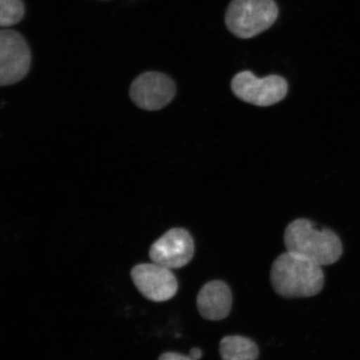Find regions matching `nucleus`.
<instances>
[{"label":"nucleus","mask_w":360,"mask_h":360,"mask_svg":"<svg viewBox=\"0 0 360 360\" xmlns=\"http://www.w3.org/2000/svg\"><path fill=\"white\" fill-rule=\"evenodd\" d=\"M270 281L283 298H308L323 290L325 276L321 265L287 251L274 260Z\"/></svg>","instance_id":"nucleus-1"},{"label":"nucleus","mask_w":360,"mask_h":360,"mask_svg":"<svg viewBox=\"0 0 360 360\" xmlns=\"http://www.w3.org/2000/svg\"><path fill=\"white\" fill-rule=\"evenodd\" d=\"M283 240L288 252L321 266L336 263L343 254L340 238L334 231L317 229L306 219H296L288 225Z\"/></svg>","instance_id":"nucleus-2"},{"label":"nucleus","mask_w":360,"mask_h":360,"mask_svg":"<svg viewBox=\"0 0 360 360\" xmlns=\"http://www.w3.org/2000/svg\"><path fill=\"white\" fill-rule=\"evenodd\" d=\"M278 16L274 0H232L225 15V24L237 37L251 39L269 30Z\"/></svg>","instance_id":"nucleus-3"},{"label":"nucleus","mask_w":360,"mask_h":360,"mask_svg":"<svg viewBox=\"0 0 360 360\" xmlns=\"http://www.w3.org/2000/svg\"><path fill=\"white\" fill-rule=\"evenodd\" d=\"M233 92L241 101L266 107L281 102L286 96L288 84L280 75L258 78L250 71H243L233 78Z\"/></svg>","instance_id":"nucleus-4"},{"label":"nucleus","mask_w":360,"mask_h":360,"mask_svg":"<svg viewBox=\"0 0 360 360\" xmlns=\"http://www.w3.org/2000/svg\"><path fill=\"white\" fill-rule=\"evenodd\" d=\"M31 53L22 35L13 30L0 31V84L20 82L30 70Z\"/></svg>","instance_id":"nucleus-5"},{"label":"nucleus","mask_w":360,"mask_h":360,"mask_svg":"<svg viewBox=\"0 0 360 360\" xmlns=\"http://www.w3.org/2000/svg\"><path fill=\"white\" fill-rule=\"evenodd\" d=\"M176 87L172 79L160 72H147L134 80L129 94L141 109L155 111L163 109L173 100Z\"/></svg>","instance_id":"nucleus-6"},{"label":"nucleus","mask_w":360,"mask_h":360,"mask_svg":"<svg viewBox=\"0 0 360 360\" xmlns=\"http://www.w3.org/2000/svg\"><path fill=\"white\" fill-rule=\"evenodd\" d=\"M195 253V244L191 233L181 228L171 229L150 248L153 263L169 269L186 266Z\"/></svg>","instance_id":"nucleus-7"},{"label":"nucleus","mask_w":360,"mask_h":360,"mask_svg":"<svg viewBox=\"0 0 360 360\" xmlns=\"http://www.w3.org/2000/svg\"><path fill=\"white\" fill-rule=\"evenodd\" d=\"M131 277L139 291L155 302L172 299L178 291L177 278L171 269L155 263L136 265Z\"/></svg>","instance_id":"nucleus-8"},{"label":"nucleus","mask_w":360,"mask_h":360,"mask_svg":"<svg viewBox=\"0 0 360 360\" xmlns=\"http://www.w3.org/2000/svg\"><path fill=\"white\" fill-rule=\"evenodd\" d=\"M232 304V292L221 281L207 283L197 296L198 310L202 318L211 321H222L229 316Z\"/></svg>","instance_id":"nucleus-9"},{"label":"nucleus","mask_w":360,"mask_h":360,"mask_svg":"<svg viewBox=\"0 0 360 360\" xmlns=\"http://www.w3.org/2000/svg\"><path fill=\"white\" fill-rule=\"evenodd\" d=\"M219 353L222 360H257L259 351L249 338L229 335L220 341Z\"/></svg>","instance_id":"nucleus-10"},{"label":"nucleus","mask_w":360,"mask_h":360,"mask_svg":"<svg viewBox=\"0 0 360 360\" xmlns=\"http://www.w3.org/2000/svg\"><path fill=\"white\" fill-rule=\"evenodd\" d=\"M25 13L22 0H0V25L3 28L17 25Z\"/></svg>","instance_id":"nucleus-11"},{"label":"nucleus","mask_w":360,"mask_h":360,"mask_svg":"<svg viewBox=\"0 0 360 360\" xmlns=\"http://www.w3.org/2000/svg\"><path fill=\"white\" fill-rule=\"evenodd\" d=\"M159 360H195L192 359L190 355L186 356L181 354L169 352L165 353L161 355Z\"/></svg>","instance_id":"nucleus-12"},{"label":"nucleus","mask_w":360,"mask_h":360,"mask_svg":"<svg viewBox=\"0 0 360 360\" xmlns=\"http://www.w3.org/2000/svg\"><path fill=\"white\" fill-rule=\"evenodd\" d=\"M188 355H190V356L195 360H199L202 358V350L199 348H193L191 349L190 354Z\"/></svg>","instance_id":"nucleus-13"}]
</instances>
